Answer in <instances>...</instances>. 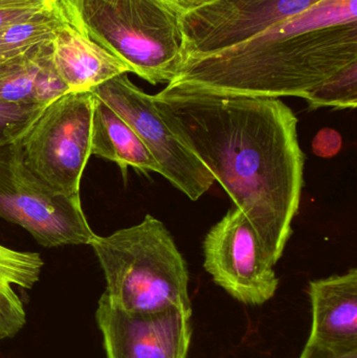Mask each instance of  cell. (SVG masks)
<instances>
[{
	"label": "cell",
	"instance_id": "1",
	"mask_svg": "<svg viewBox=\"0 0 357 358\" xmlns=\"http://www.w3.org/2000/svg\"><path fill=\"white\" fill-rule=\"evenodd\" d=\"M153 99L249 219L276 265L293 234L304 185L305 155L293 111L280 99L163 90Z\"/></svg>",
	"mask_w": 357,
	"mask_h": 358
},
{
	"label": "cell",
	"instance_id": "2",
	"mask_svg": "<svg viewBox=\"0 0 357 358\" xmlns=\"http://www.w3.org/2000/svg\"><path fill=\"white\" fill-rule=\"evenodd\" d=\"M357 63V0H321L242 43L182 57L163 92L280 99L309 96Z\"/></svg>",
	"mask_w": 357,
	"mask_h": 358
},
{
	"label": "cell",
	"instance_id": "3",
	"mask_svg": "<svg viewBox=\"0 0 357 358\" xmlns=\"http://www.w3.org/2000/svg\"><path fill=\"white\" fill-rule=\"evenodd\" d=\"M89 246L113 306L130 313L178 310L192 315L188 266L161 220L146 215L133 227L96 235Z\"/></svg>",
	"mask_w": 357,
	"mask_h": 358
},
{
	"label": "cell",
	"instance_id": "4",
	"mask_svg": "<svg viewBox=\"0 0 357 358\" xmlns=\"http://www.w3.org/2000/svg\"><path fill=\"white\" fill-rule=\"evenodd\" d=\"M78 31L152 85L170 83L182 61V18L161 0H57Z\"/></svg>",
	"mask_w": 357,
	"mask_h": 358
},
{
	"label": "cell",
	"instance_id": "5",
	"mask_svg": "<svg viewBox=\"0 0 357 358\" xmlns=\"http://www.w3.org/2000/svg\"><path fill=\"white\" fill-rule=\"evenodd\" d=\"M94 101L92 92L63 94L16 141L29 171L68 197L80 198L82 176L92 155Z\"/></svg>",
	"mask_w": 357,
	"mask_h": 358
},
{
	"label": "cell",
	"instance_id": "6",
	"mask_svg": "<svg viewBox=\"0 0 357 358\" xmlns=\"http://www.w3.org/2000/svg\"><path fill=\"white\" fill-rule=\"evenodd\" d=\"M0 218L20 225L45 248L90 245L96 236L81 199L57 193L31 173L17 142L0 147Z\"/></svg>",
	"mask_w": 357,
	"mask_h": 358
},
{
	"label": "cell",
	"instance_id": "7",
	"mask_svg": "<svg viewBox=\"0 0 357 358\" xmlns=\"http://www.w3.org/2000/svg\"><path fill=\"white\" fill-rule=\"evenodd\" d=\"M92 94L115 111L144 143L161 174L195 201L215 182L203 162L163 119L151 94L134 85L127 73L96 86Z\"/></svg>",
	"mask_w": 357,
	"mask_h": 358
},
{
	"label": "cell",
	"instance_id": "8",
	"mask_svg": "<svg viewBox=\"0 0 357 358\" xmlns=\"http://www.w3.org/2000/svg\"><path fill=\"white\" fill-rule=\"evenodd\" d=\"M203 250L205 271L239 302L262 305L276 294L279 279L275 265L249 219L236 206L210 229Z\"/></svg>",
	"mask_w": 357,
	"mask_h": 358
},
{
	"label": "cell",
	"instance_id": "9",
	"mask_svg": "<svg viewBox=\"0 0 357 358\" xmlns=\"http://www.w3.org/2000/svg\"><path fill=\"white\" fill-rule=\"evenodd\" d=\"M321 0H216L182 18V58L242 43Z\"/></svg>",
	"mask_w": 357,
	"mask_h": 358
},
{
	"label": "cell",
	"instance_id": "10",
	"mask_svg": "<svg viewBox=\"0 0 357 358\" xmlns=\"http://www.w3.org/2000/svg\"><path fill=\"white\" fill-rule=\"evenodd\" d=\"M191 317L178 310L126 313L113 306L104 294L96 313L107 358H187L192 338Z\"/></svg>",
	"mask_w": 357,
	"mask_h": 358
},
{
	"label": "cell",
	"instance_id": "11",
	"mask_svg": "<svg viewBox=\"0 0 357 358\" xmlns=\"http://www.w3.org/2000/svg\"><path fill=\"white\" fill-rule=\"evenodd\" d=\"M308 294L312 315L308 341L333 350H357V269L310 282Z\"/></svg>",
	"mask_w": 357,
	"mask_h": 358
},
{
	"label": "cell",
	"instance_id": "12",
	"mask_svg": "<svg viewBox=\"0 0 357 358\" xmlns=\"http://www.w3.org/2000/svg\"><path fill=\"white\" fill-rule=\"evenodd\" d=\"M50 52L68 92H92L117 76L131 73L124 61L71 24L63 27L52 40Z\"/></svg>",
	"mask_w": 357,
	"mask_h": 358
},
{
	"label": "cell",
	"instance_id": "13",
	"mask_svg": "<svg viewBox=\"0 0 357 358\" xmlns=\"http://www.w3.org/2000/svg\"><path fill=\"white\" fill-rule=\"evenodd\" d=\"M67 92L52 64L50 44L17 57L0 69L1 100L46 107Z\"/></svg>",
	"mask_w": 357,
	"mask_h": 358
},
{
	"label": "cell",
	"instance_id": "14",
	"mask_svg": "<svg viewBox=\"0 0 357 358\" xmlns=\"http://www.w3.org/2000/svg\"><path fill=\"white\" fill-rule=\"evenodd\" d=\"M92 155L117 164L124 178L129 167L146 173L161 174V167L138 134L96 96L92 113Z\"/></svg>",
	"mask_w": 357,
	"mask_h": 358
},
{
	"label": "cell",
	"instance_id": "15",
	"mask_svg": "<svg viewBox=\"0 0 357 358\" xmlns=\"http://www.w3.org/2000/svg\"><path fill=\"white\" fill-rule=\"evenodd\" d=\"M43 265L37 252H18L0 244V340L16 336L27 323L24 307L13 286L33 288Z\"/></svg>",
	"mask_w": 357,
	"mask_h": 358
},
{
	"label": "cell",
	"instance_id": "16",
	"mask_svg": "<svg viewBox=\"0 0 357 358\" xmlns=\"http://www.w3.org/2000/svg\"><path fill=\"white\" fill-rule=\"evenodd\" d=\"M67 24L71 23L56 0L48 12L0 29V56L15 59L50 45Z\"/></svg>",
	"mask_w": 357,
	"mask_h": 358
},
{
	"label": "cell",
	"instance_id": "17",
	"mask_svg": "<svg viewBox=\"0 0 357 358\" xmlns=\"http://www.w3.org/2000/svg\"><path fill=\"white\" fill-rule=\"evenodd\" d=\"M309 110L331 107L354 109L357 105V63L349 65L319 86L307 99Z\"/></svg>",
	"mask_w": 357,
	"mask_h": 358
},
{
	"label": "cell",
	"instance_id": "18",
	"mask_svg": "<svg viewBox=\"0 0 357 358\" xmlns=\"http://www.w3.org/2000/svg\"><path fill=\"white\" fill-rule=\"evenodd\" d=\"M45 107L21 105L0 99V147L12 144L35 123Z\"/></svg>",
	"mask_w": 357,
	"mask_h": 358
},
{
	"label": "cell",
	"instance_id": "19",
	"mask_svg": "<svg viewBox=\"0 0 357 358\" xmlns=\"http://www.w3.org/2000/svg\"><path fill=\"white\" fill-rule=\"evenodd\" d=\"M56 0H0V29L54 8Z\"/></svg>",
	"mask_w": 357,
	"mask_h": 358
},
{
	"label": "cell",
	"instance_id": "20",
	"mask_svg": "<svg viewBox=\"0 0 357 358\" xmlns=\"http://www.w3.org/2000/svg\"><path fill=\"white\" fill-rule=\"evenodd\" d=\"M342 145L343 140L337 130L323 128L312 141V151L318 157L330 159L341 151Z\"/></svg>",
	"mask_w": 357,
	"mask_h": 358
},
{
	"label": "cell",
	"instance_id": "21",
	"mask_svg": "<svg viewBox=\"0 0 357 358\" xmlns=\"http://www.w3.org/2000/svg\"><path fill=\"white\" fill-rule=\"evenodd\" d=\"M300 358H357V350L339 351L307 341Z\"/></svg>",
	"mask_w": 357,
	"mask_h": 358
},
{
	"label": "cell",
	"instance_id": "22",
	"mask_svg": "<svg viewBox=\"0 0 357 358\" xmlns=\"http://www.w3.org/2000/svg\"><path fill=\"white\" fill-rule=\"evenodd\" d=\"M161 1L182 18V16L188 13L207 6L216 0H161Z\"/></svg>",
	"mask_w": 357,
	"mask_h": 358
},
{
	"label": "cell",
	"instance_id": "23",
	"mask_svg": "<svg viewBox=\"0 0 357 358\" xmlns=\"http://www.w3.org/2000/svg\"><path fill=\"white\" fill-rule=\"evenodd\" d=\"M13 60V59L6 58V57L0 56V69L6 64L8 61Z\"/></svg>",
	"mask_w": 357,
	"mask_h": 358
}]
</instances>
